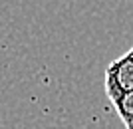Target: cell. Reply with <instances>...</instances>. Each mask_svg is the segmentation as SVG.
Returning a JSON list of instances; mask_svg holds the SVG:
<instances>
[{"label": "cell", "mask_w": 133, "mask_h": 129, "mask_svg": "<svg viewBox=\"0 0 133 129\" xmlns=\"http://www.w3.org/2000/svg\"><path fill=\"white\" fill-rule=\"evenodd\" d=\"M109 101H111V105L115 107V111L119 115V119L123 121L125 129H133V91L115 96Z\"/></svg>", "instance_id": "cell-2"}, {"label": "cell", "mask_w": 133, "mask_h": 129, "mask_svg": "<svg viewBox=\"0 0 133 129\" xmlns=\"http://www.w3.org/2000/svg\"><path fill=\"white\" fill-rule=\"evenodd\" d=\"M105 96L115 97L133 91V46L105 67Z\"/></svg>", "instance_id": "cell-1"}]
</instances>
